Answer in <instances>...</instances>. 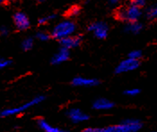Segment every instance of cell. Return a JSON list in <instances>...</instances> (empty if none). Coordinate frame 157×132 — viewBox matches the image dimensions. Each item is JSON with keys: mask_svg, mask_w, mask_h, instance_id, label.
Instances as JSON below:
<instances>
[{"mask_svg": "<svg viewBox=\"0 0 157 132\" xmlns=\"http://www.w3.org/2000/svg\"><path fill=\"white\" fill-rule=\"evenodd\" d=\"M143 127L142 122L136 119H127L119 124L103 128H86L83 132H138Z\"/></svg>", "mask_w": 157, "mask_h": 132, "instance_id": "6da1fadb", "label": "cell"}, {"mask_svg": "<svg viewBox=\"0 0 157 132\" xmlns=\"http://www.w3.org/2000/svg\"><path fill=\"white\" fill-rule=\"evenodd\" d=\"M44 100H45V96H37L34 98H33L32 100L24 103V105H22L20 106L4 109L3 111H1L0 115H1V117L6 118V117H10V116L20 114V113L24 112L25 111H27L28 109L32 108V107H33L35 105H38L41 104Z\"/></svg>", "mask_w": 157, "mask_h": 132, "instance_id": "7a4b0ae2", "label": "cell"}, {"mask_svg": "<svg viewBox=\"0 0 157 132\" xmlns=\"http://www.w3.org/2000/svg\"><path fill=\"white\" fill-rule=\"evenodd\" d=\"M75 31V25L71 21H63L58 23L52 30L51 37L56 39L61 40L67 37L73 36Z\"/></svg>", "mask_w": 157, "mask_h": 132, "instance_id": "3957f363", "label": "cell"}, {"mask_svg": "<svg viewBox=\"0 0 157 132\" xmlns=\"http://www.w3.org/2000/svg\"><path fill=\"white\" fill-rule=\"evenodd\" d=\"M119 15L123 20H126L129 23H136L141 16V11L138 6L131 5L128 8L120 12Z\"/></svg>", "mask_w": 157, "mask_h": 132, "instance_id": "277c9868", "label": "cell"}, {"mask_svg": "<svg viewBox=\"0 0 157 132\" xmlns=\"http://www.w3.org/2000/svg\"><path fill=\"white\" fill-rule=\"evenodd\" d=\"M138 66H139V61L134 60L128 57V59H125L119 63V65L115 69V72L118 74H121V73L132 72L136 70Z\"/></svg>", "mask_w": 157, "mask_h": 132, "instance_id": "5b68a950", "label": "cell"}, {"mask_svg": "<svg viewBox=\"0 0 157 132\" xmlns=\"http://www.w3.org/2000/svg\"><path fill=\"white\" fill-rule=\"evenodd\" d=\"M67 117L72 121L73 123H81L89 120V115L82 112L79 108H70L66 112Z\"/></svg>", "mask_w": 157, "mask_h": 132, "instance_id": "8992f818", "label": "cell"}, {"mask_svg": "<svg viewBox=\"0 0 157 132\" xmlns=\"http://www.w3.org/2000/svg\"><path fill=\"white\" fill-rule=\"evenodd\" d=\"M88 30L94 32V36L99 39H104L108 36V26L103 23H94L91 24Z\"/></svg>", "mask_w": 157, "mask_h": 132, "instance_id": "52a82bcc", "label": "cell"}, {"mask_svg": "<svg viewBox=\"0 0 157 132\" xmlns=\"http://www.w3.org/2000/svg\"><path fill=\"white\" fill-rule=\"evenodd\" d=\"M13 22L16 28L20 30H24L30 26V21L24 12H16L13 16Z\"/></svg>", "mask_w": 157, "mask_h": 132, "instance_id": "ba28073f", "label": "cell"}, {"mask_svg": "<svg viewBox=\"0 0 157 132\" xmlns=\"http://www.w3.org/2000/svg\"><path fill=\"white\" fill-rule=\"evenodd\" d=\"M114 107V103L107 98H97L93 103V108L96 111H109Z\"/></svg>", "mask_w": 157, "mask_h": 132, "instance_id": "9c48e42d", "label": "cell"}, {"mask_svg": "<svg viewBox=\"0 0 157 132\" xmlns=\"http://www.w3.org/2000/svg\"><path fill=\"white\" fill-rule=\"evenodd\" d=\"M60 41L61 48H67V49H72L79 47V45L81 44V37L78 36H70L63 38L59 40Z\"/></svg>", "mask_w": 157, "mask_h": 132, "instance_id": "30bf717a", "label": "cell"}, {"mask_svg": "<svg viewBox=\"0 0 157 132\" xmlns=\"http://www.w3.org/2000/svg\"><path fill=\"white\" fill-rule=\"evenodd\" d=\"M99 83V80L96 79H90L84 77H75L72 80V84L75 87H94Z\"/></svg>", "mask_w": 157, "mask_h": 132, "instance_id": "8fae6325", "label": "cell"}, {"mask_svg": "<svg viewBox=\"0 0 157 132\" xmlns=\"http://www.w3.org/2000/svg\"><path fill=\"white\" fill-rule=\"evenodd\" d=\"M70 56V53L69 50L67 48H61L52 57L51 59V62L53 64H60L65 62L66 61H67L69 59Z\"/></svg>", "mask_w": 157, "mask_h": 132, "instance_id": "7c38bea8", "label": "cell"}, {"mask_svg": "<svg viewBox=\"0 0 157 132\" xmlns=\"http://www.w3.org/2000/svg\"><path fill=\"white\" fill-rule=\"evenodd\" d=\"M37 125L43 132H69L67 130L59 129L58 127L51 126L48 121H46L44 119H41V118L37 120Z\"/></svg>", "mask_w": 157, "mask_h": 132, "instance_id": "4fadbf2b", "label": "cell"}, {"mask_svg": "<svg viewBox=\"0 0 157 132\" xmlns=\"http://www.w3.org/2000/svg\"><path fill=\"white\" fill-rule=\"evenodd\" d=\"M125 30L128 32H131V33H134V34H137L142 30V25L140 23H138L137 22H136V23H130L128 24L126 26Z\"/></svg>", "mask_w": 157, "mask_h": 132, "instance_id": "5bb4252c", "label": "cell"}, {"mask_svg": "<svg viewBox=\"0 0 157 132\" xmlns=\"http://www.w3.org/2000/svg\"><path fill=\"white\" fill-rule=\"evenodd\" d=\"M33 47V39L32 37H26L22 42V48L25 51L32 49Z\"/></svg>", "mask_w": 157, "mask_h": 132, "instance_id": "9a60e30c", "label": "cell"}, {"mask_svg": "<svg viewBox=\"0 0 157 132\" xmlns=\"http://www.w3.org/2000/svg\"><path fill=\"white\" fill-rule=\"evenodd\" d=\"M128 57L134 59V60H138L142 57V52L140 50H133L129 53L128 55Z\"/></svg>", "mask_w": 157, "mask_h": 132, "instance_id": "2e32d148", "label": "cell"}, {"mask_svg": "<svg viewBox=\"0 0 157 132\" xmlns=\"http://www.w3.org/2000/svg\"><path fill=\"white\" fill-rule=\"evenodd\" d=\"M147 17L148 18H156L157 17V5L152 6L151 8H149L147 10Z\"/></svg>", "mask_w": 157, "mask_h": 132, "instance_id": "e0dca14e", "label": "cell"}, {"mask_svg": "<svg viewBox=\"0 0 157 132\" xmlns=\"http://www.w3.org/2000/svg\"><path fill=\"white\" fill-rule=\"evenodd\" d=\"M139 93H140V90H139L138 88H129V89L125 90V92H124V94H125L126 96H131V97L136 96Z\"/></svg>", "mask_w": 157, "mask_h": 132, "instance_id": "ac0fdd59", "label": "cell"}, {"mask_svg": "<svg viewBox=\"0 0 157 132\" xmlns=\"http://www.w3.org/2000/svg\"><path fill=\"white\" fill-rule=\"evenodd\" d=\"M37 38L40 41H48V39L50 38V35H48V33L43 32V31H40L37 33Z\"/></svg>", "mask_w": 157, "mask_h": 132, "instance_id": "d6986e66", "label": "cell"}, {"mask_svg": "<svg viewBox=\"0 0 157 132\" xmlns=\"http://www.w3.org/2000/svg\"><path fill=\"white\" fill-rule=\"evenodd\" d=\"M56 18V14H49L48 16H45V17H42L39 20V23L40 24H44L46 23H48V21H51L53 19Z\"/></svg>", "mask_w": 157, "mask_h": 132, "instance_id": "ffe728a7", "label": "cell"}, {"mask_svg": "<svg viewBox=\"0 0 157 132\" xmlns=\"http://www.w3.org/2000/svg\"><path fill=\"white\" fill-rule=\"evenodd\" d=\"M12 63V61L9 59H6V58H1L0 60V68L1 69H5L8 66H10Z\"/></svg>", "mask_w": 157, "mask_h": 132, "instance_id": "44dd1931", "label": "cell"}, {"mask_svg": "<svg viewBox=\"0 0 157 132\" xmlns=\"http://www.w3.org/2000/svg\"><path fill=\"white\" fill-rule=\"evenodd\" d=\"M78 12H79V8L77 6H73V7H71V9L68 11L69 15H71V16H75V15L78 14Z\"/></svg>", "mask_w": 157, "mask_h": 132, "instance_id": "7402d4cb", "label": "cell"}, {"mask_svg": "<svg viewBox=\"0 0 157 132\" xmlns=\"http://www.w3.org/2000/svg\"><path fill=\"white\" fill-rule=\"evenodd\" d=\"M132 4L138 6V7H140V6L145 5V0H132Z\"/></svg>", "mask_w": 157, "mask_h": 132, "instance_id": "603a6c76", "label": "cell"}, {"mask_svg": "<svg viewBox=\"0 0 157 132\" xmlns=\"http://www.w3.org/2000/svg\"><path fill=\"white\" fill-rule=\"evenodd\" d=\"M0 32H1V35L2 36H6L8 34V29L5 26H3L0 30Z\"/></svg>", "mask_w": 157, "mask_h": 132, "instance_id": "cb8c5ba5", "label": "cell"}, {"mask_svg": "<svg viewBox=\"0 0 157 132\" xmlns=\"http://www.w3.org/2000/svg\"><path fill=\"white\" fill-rule=\"evenodd\" d=\"M109 1L111 5H115V4H117L119 2V0H109Z\"/></svg>", "mask_w": 157, "mask_h": 132, "instance_id": "d4e9b609", "label": "cell"}, {"mask_svg": "<svg viewBox=\"0 0 157 132\" xmlns=\"http://www.w3.org/2000/svg\"><path fill=\"white\" fill-rule=\"evenodd\" d=\"M2 2H4V1H9V0H1Z\"/></svg>", "mask_w": 157, "mask_h": 132, "instance_id": "484cf974", "label": "cell"}, {"mask_svg": "<svg viewBox=\"0 0 157 132\" xmlns=\"http://www.w3.org/2000/svg\"><path fill=\"white\" fill-rule=\"evenodd\" d=\"M154 132H157V131H154Z\"/></svg>", "mask_w": 157, "mask_h": 132, "instance_id": "4316f807", "label": "cell"}]
</instances>
